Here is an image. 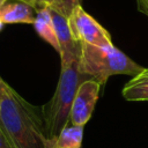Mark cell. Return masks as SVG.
Segmentation results:
<instances>
[{
  "mask_svg": "<svg viewBox=\"0 0 148 148\" xmlns=\"http://www.w3.org/2000/svg\"><path fill=\"white\" fill-rule=\"evenodd\" d=\"M7 1H8V0H0V8H1V7H2Z\"/></svg>",
  "mask_w": 148,
  "mask_h": 148,
  "instance_id": "obj_15",
  "label": "cell"
},
{
  "mask_svg": "<svg viewBox=\"0 0 148 148\" xmlns=\"http://www.w3.org/2000/svg\"><path fill=\"white\" fill-rule=\"evenodd\" d=\"M83 127L68 123L59 135L49 145V148H81L83 140Z\"/></svg>",
  "mask_w": 148,
  "mask_h": 148,
  "instance_id": "obj_9",
  "label": "cell"
},
{
  "mask_svg": "<svg viewBox=\"0 0 148 148\" xmlns=\"http://www.w3.org/2000/svg\"><path fill=\"white\" fill-rule=\"evenodd\" d=\"M73 37L81 44L98 47L113 46L110 34L91 16L82 6H77L68 17Z\"/></svg>",
  "mask_w": 148,
  "mask_h": 148,
  "instance_id": "obj_4",
  "label": "cell"
},
{
  "mask_svg": "<svg viewBox=\"0 0 148 148\" xmlns=\"http://www.w3.org/2000/svg\"><path fill=\"white\" fill-rule=\"evenodd\" d=\"M3 83H5V80H3V79L0 76V88H1V86H2Z\"/></svg>",
  "mask_w": 148,
  "mask_h": 148,
  "instance_id": "obj_16",
  "label": "cell"
},
{
  "mask_svg": "<svg viewBox=\"0 0 148 148\" xmlns=\"http://www.w3.org/2000/svg\"><path fill=\"white\" fill-rule=\"evenodd\" d=\"M0 148H15L1 123H0Z\"/></svg>",
  "mask_w": 148,
  "mask_h": 148,
  "instance_id": "obj_12",
  "label": "cell"
},
{
  "mask_svg": "<svg viewBox=\"0 0 148 148\" xmlns=\"http://www.w3.org/2000/svg\"><path fill=\"white\" fill-rule=\"evenodd\" d=\"M2 25H3V23H2V21H1V18H0V30H1V28H2Z\"/></svg>",
  "mask_w": 148,
  "mask_h": 148,
  "instance_id": "obj_17",
  "label": "cell"
},
{
  "mask_svg": "<svg viewBox=\"0 0 148 148\" xmlns=\"http://www.w3.org/2000/svg\"><path fill=\"white\" fill-rule=\"evenodd\" d=\"M36 10L23 1H7L0 8V18L3 24H34Z\"/></svg>",
  "mask_w": 148,
  "mask_h": 148,
  "instance_id": "obj_7",
  "label": "cell"
},
{
  "mask_svg": "<svg viewBox=\"0 0 148 148\" xmlns=\"http://www.w3.org/2000/svg\"><path fill=\"white\" fill-rule=\"evenodd\" d=\"M34 27L36 32L43 38L46 43H49L58 53H59V42L56 34L54 24L52 21L51 9L49 7H43L36 10V17L34 22Z\"/></svg>",
  "mask_w": 148,
  "mask_h": 148,
  "instance_id": "obj_8",
  "label": "cell"
},
{
  "mask_svg": "<svg viewBox=\"0 0 148 148\" xmlns=\"http://www.w3.org/2000/svg\"><path fill=\"white\" fill-rule=\"evenodd\" d=\"M18 1H23L28 5H30L35 10L43 8V0H18Z\"/></svg>",
  "mask_w": 148,
  "mask_h": 148,
  "instance_id": "obj_13",
  "label": "cell"
},
{
  "mask_svg": "<svg viewBox=\"0 0 148 148\" xmlns=\"http://www.w3.org/2000/svg\"><path fill=\"white\" fill-rule=\"evenodd\" d=\"M77 6H81V0H43V7H49L67 18Z\"/></svg>",
  "mask_w": 148,
  "mask_h": 148,
  "instance_id": "obj_11",
  "label": "cell"
},
{
  "mask_svg": "<svg viewBox=\"0 0 148 148\" xmlns=\"http://www.w3.org/2000/svg\"><path fill=\"white\" fill-rule=\"evenodd\" d=\"M51 15L59 42V56L61 64H68L79 60L81 54V43H79L73 37L68 18L54 10H51Z\"/></svg>",
  "mask_w": 148,
  "mask_h": 148,
  "instance_id": "obj_6",
  "label": "cell"
},
{
  "mask_svg": "<svg viewBox=\"0 0 148 148\" xmlns=\"http://www.w3.org/2000/svg\"><path fill=\"white\" fill-rule=\"evenodd\" d=\"M138 9L148 16V0H136Z\"/></svg>",
  "mask_w": 148,
  "mask_h": 148,
  "instance_id": "obj_14",
  "label": "cell"
},
{
  "mask_svg": "<svg viewBox=\"0 0 148 148\" xmlns=\"http://www.w3.org/2000/svg\"><path fill=\"white\" fill-rule=\"evenodd\" d=\"M0 123L15 148H47L42 106L29 103L6 81L0 88Z\"/></svg>",
  "mask_w": 148,
  "mask_h": 148,
  "instance_id": "obj_1",
  "label": "cell"
},
{
  "mask_svg": "<svg viewBox=\"0 0 148 148\" xmlns=\"http://www.w3.org/2000/svg\"><path fill=\"white\" fill-rule=\"evenodd\" d=\"M79 68L89 79L103 86L112 75H133L141 73L145 67L138 65L114 46L98 47L81 44Z\"/></svg>",
  "mask_w": 148,
  "mask_h": 148,
  "instance_id": "obj_3",
  "label": "cell"
},
{
  "mask_svg": "<svg viewBox=\"0 0 148 148\" xmlns=\"http://www.w3.org/2000/svg\"><path fill=\"white\" fill-rule=\"evenodd\" d=\"M89 77L79 68V60L61 64L60 76L51 99L42 105L45 133L49 145L59 135L61 130L69 123L73 99L79 86Z\"/></svg>",
  "mask_w": 148,
  "mask_h": 148,
  "instance_id": "obj_2",
  "label": "cell"
},
{
  "mask_svg": "<svg viewBox=\"0 0 148 148\" xmlns=\"http://www.w3.org/2000/svg\"><path fill=\"white\" fill-rule=\"evenodd\" d=\"M99 89L101 84L92 79L86 80L79 86L72 103L69 123L79 126L88 123L98 99Z\"/></svg>",
  "mask_w": 148,
  "mask_h": 148,
  "instance_id": "obj_5",
  "label": "cell"
},
{
  "mask_svg": "<svg viewBox=\"0 0 148 148\" xmlns=\"http://www.w3.org/2000/svg\"><path fill=\"white\" fill-rule=\"evenodd\" d=\"M123 96L127 101H148V68L131 79L123 88Z\"/></svg>",
  "mask_w": 148,
  "mask_h": 148,
  "instance_id": "obj_10",
  "label": "cell"
}]
</instances>
